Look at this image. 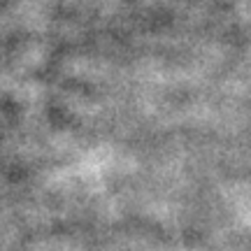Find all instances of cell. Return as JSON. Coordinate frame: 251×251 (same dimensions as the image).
Returning a JSON list of instances; mask_svg holds the SVG:
<instances>
[]
</instances>
